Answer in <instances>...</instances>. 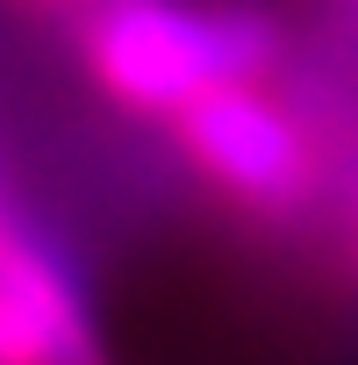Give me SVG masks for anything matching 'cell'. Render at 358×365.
I'll use <instances>...</instances> for the list:
<instances>
[{
    "label": "cell",
    "instance_id": "6da1fadb",
    "mask_svg": "<svg viewBox=\"0 0 358 365\" xmlns=\"http://www.w3.org/2000/svg\"><path fill=\"white\" fill-rule=\"evenodd\" d=\"M272 58V29L223 8H179V0H101L93 15V65L101 79L136 101L187 115L201 93L251 79Z\"/></svg>",
    "mask_w": 358,
    "mask_h": 365
},
{
    "label": "cell",
    "instance_id": "7a4b0ae2",
    "mask_svg": "<svg viewBox=\"0 0 358 365\" xmlns=\"http://www.w3.org/2000/svg\"><path fill=\"white\" fill-rule=\"evenodd\" d=\"M187 143H194V158L223 179L230 194L265 201V208L294 201L301 179H308V143H301V129H294L265 93H251L244 79H237V86H215V93H201V101L187 108Z\"/></svg>",
    "mask_w": 358,
    "mask_h": 365
},
{
    "label": "cell",
    "instance_id": "3957f363",
    "mask_svg": "<svg viewBox=\"0 0 358 365\" xmlns=\"http://www.w3.org/2000/svg\"><path fill=\"white\" fill-rule=\"evenodd\" d=\"M0 351L8 365H101L72 272L15 222L0 230Z\"/></svg>",
    "mask_w": 358,
    "mask_h": 365
},
{
    "label": "cell",
    "instance_id": "277c9868",
    "mask_svg": "<svg viewBox=\"0 0 358 365\" xmlns=\"http://www.w3.org/2000/svg\"><path fill=\"white\" fill-rule=\"evenodd\" d=\"M0 230H8V201H0Z\"/></svg>",
    "mask_w": 358,
    "mask_h": 365
},
{
    "label": "cell",
    "instance_id": "5b68a950",
    "mask_svg": "<svg viewBox=\"0 0 358 365\" xmlns=\"http://www.w3.org/2000/svg\"><path fill=\"white\" fill-rule=\"evenodd\" d=\"M0 365H8V351H0Z\"/></svg>",
    "mask_w": 358,
    "mask_h": 365
}]
</instances>
